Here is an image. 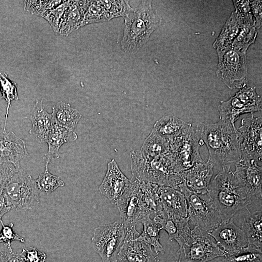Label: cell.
Wrapping results in <instances>:
<instances>
[{
  "mask_svg": "<svg viewBox=\"0 0 262 262\" xmlns=\"http://www.w3.org/2000/svg\"><path fill=\"white\" fill-rule=\"evenodd\" d=\"M214 164L210 160L196 164L182 173L187 187L198 194L207 193Z\"/></svg>",
  "mask_w": 262,
  "mask_h": 262,
  "instance_id": "d6986e66",
  "label": "cell"
},
{
  "mask_svg": "<svg viewBox=\"0 0 262 262\" xmlns=\"http://www.w3.org/2000/svg\"><path fill=\"white\" fill-rule=\"evenodd\" d=\"M51 115L54 123L73 131L82 117L77 110L62 101L58 102L52 107Z\"/></svg>",
  "mask_w": 262,
  "mask_h": 262,
  "instance_id": "4316f807",
  "label": "cell"
},
{
  "mask_svg": "<svg viewBox=\"0 0 262 262\" xmlns=\"http://www.w3.org/2000/svg\"><path fill=\"white\" fill-rule=\"evenodd\" d=\"M218 63L216 74L229 88L246 86L248 71L246 53L231 48L216 50Z\"/></svg>",
  "mask_w": 262,
  "mask_h": 262,
  "instance_id": "52a82bcc",
  "label": "cell"
},
{
  "mask_svg": "<svg viewBox=\"0 0 262 262\" xmlns=\"http://www.w3.org/2000/svg\"><path fill=\"white\" fill-rule=\"evenodd\" d=\"M0 91L1 94L0 99L4 98L7 102L3 131H6V126L11 102L14 100H17L18 97L16 84L9 79L7 74L5 73H0Z\"/></svg>",
  "mask_w": 262,
  "mask_h": 262,
  "instance_id": "d6a6232c",
  "label": "cell"
},
{
  "mask_svg": "<svg viewBox=\"0 0 262 262\" xmlns=\"http://www.w3.org/2000/svg\"><path fill=\"white\" fill-rule=\"evenodd\" d=\"M196 132L208 148V160L214 165L235 164L240 160L241 147L235 124L220 119L215 123L200 122Z\"/></svg>",
  "mask_w": 262,
  "mask_h": 262,
  "instance_id": "7a4b0ae2",
  "label": "cell"
},
{
  "mask_svg": "<svg viewBox=\"0 0 262 262\" xmlns=\"http://www.w3.org/2000/svg\"><path fill=\"white\" fill-rule=\"evenodd\" d=\"M243 25H248L245 24L238 15L232 12L213 42V48L216 50L230 48Z\"/></svg>",
  "mask_w": 262,
  "mask_h": 262,
  "instance_id": "d4e9b609",
  "label": "cell"
},
{
  "mask_svg": "<svg viewBox=\"0 0 262 262\" xmlns=\"http://www.w3.org/2000/svg\"><path fill=\"white\" fill-rule=\"evenodd\" d=\"M169 151V141L153 129L145 140L140 150L143 156L149 160L163 155Z\"/></svg>",
  "mask_w": 262,
  "mask_h": 262,
  "instance_id": "83f0119b",
  "label": "cell"
},
{
  "mask_svg": "<svg viewBox=\"0 0 262 262\" xmlns=\"http://www.w3.org/2000/svg\"><path fill=\"white\" fill-rule=\"evenodd\" d=\"M125 239L123 223L116 221L95 229L92 243L102 262H115Z\"/></svg>",
  "mask_w": 262,
  "mask_h": 262,
  "instance_id": "9c48e42d",
  "label": "cell"
},
{
  "mask_svg": "<svg viewBox=\"0 0 262 262\" xmlns=\"http://www.w3.org/2000/svg\"><path fill=\"white\" fill-rule=\"evenodd\" d=\"M49 164H46L45 169L35 180L37 187L40 191L49 194L59 187L64 186V181L60 177L52 174L49 170Z\"/></svg>",
  "mask_w": 262,
  "mask_h": 262,
  "instance_id": "836d02e7",
  "label": "cell"
},
{
  "mask_svg": "<svg viewBox=\"0 0 262 262\" xmlns=\"http://www.w3.org/2000/svg\"><path fill=\"white\" fill-rule=\"evenodd\" d=\"M209 233L227 255L231 254L248 245L245 233L235 225L233 217L221 222Z\"/></svg>",
  "mask_w": 262,
  "mask_h": 262,
  "instance_id": "5bb4252c",
  "label": "cell"
},
{
  "mask_svg": "<svg viewBox=\"0 0 262 262\" xmlns=\"http://www.w3.org/2000/svg\"><path fill=\"white\" fill-rule=\"evenodd\" d=\"M19 168L10 163L0 164V196L2 195L6 185Z\"/></svg>",
  "mask_w": 262,
  "mask_h": 262,
  "instance_id": "ab89813d",
  "label": "cell"
},
{
  "mask_svg": "<svg viewBox=\"0 0 262 262\" xmlns=\"http://www.w3.org/2000/svg\"><path fill=\"white\" fill-rule=\"evenodd\" d=\"M225 262H262V248L248 245L231 254L226 255Z\"/></svg>",
  "mask_w": 262,
  "mask_h": 262,
  "instance_id": "1f68e13d",
  "label": "cell"
},
{
  "mask_svg": "<svg viewBox=\"0 0 262 262\" xmlns=\"http://www.w3.org/2000/svg\"><path fill=\"white\" fill-rule=\"evenodd\" d=\"M2 225V229L0 231V243H4L7 248L13 250L11 243L13 241H18L24 243L25 240L15 232L13 228L14 224L12 223L5 225L3 224L2 219L0 220Z\"/></svg>",
  "mask_w": 262,
  "mask_h": 262,
  "instance_id": "74e56055",
  "label": "cell"
},
{
  "mask_svg": "<svg viewBox=\"0 0 262 262\" xmlns=\"http://www.w3.org/2000/svg\"><path fill=\"white\" fill-rule=\"evenodd\" d=\"M4 262H23L20 253L9 250Z\"/></svg>",
  "mask_w": 262,
  "mask_h": 262,
  "instance_id": "b9f144b4",
  "label": "cell"
},
{
  "mask_svg": "<svg viewBox=\"0 0 262 262\" xmlns=\"http://www.w3.org/2000/svg\"><path fill=\"white\" fill-rule=\"evenodd\" d=\"M150 215H146L141 220V222L143 225V229L136 239L144 242L153 247L154 251L157 254L159 253L163 254L164 250L160 242L159 235L160 231L162 229L150 218Z\"/></svg>",
  "mask_w": 262,
  "mask_h": 262,
  "instance_id": "f1b7e54d",
  "label": "cell"
},
{
  "mask_svg": "<svg viewBox=\"0 0 262 262\" xmlns=\"http://www.w3.org/2000/svg\"><path fill=\"white\" fill-rule=\"evenodd\" d=\"M262 98L257 94L255 86L240 89L227 100L222 101L218 106L220 120L235 124L241 115L246 113L252 115L262 111Z\"/></svg>",
  "mask_w": 262,
  "mask_h": 262,
  "instance_id": "30bf717a",
  "label": "cell"
},
{
  "mask_svg": "<svg viewBox=\"0 0 262 262\" xmlns=\"http://www.w3.org/2000/svg\"><path fill=\"white\" fill-rule=\"evenodd\" d=\"M9 250H10L7 247L6 249H4L0 247V262H5L7 254Z\"/></svg>",
  "mask_w": 262,
  "mask_h": 262,
  "instance_id": "ee69618b",
  "label": "cell"
},
{
  "mask_svg": "<svg viewBox=\"0 0 262 262\" xmlns=\"http://www.w3.org/2000/svg\"><path fill=\"white\" fill-rule=\"evenodd\" d=\"M159 204L155 212L159 217H187L186 199L179 190L172 187L160 185Z\"/></svg>",
  "mask_w": 262,
  "mask_h": 262,
  "instance_id": "9a60e30c",
  "label": "cell"
},
{
  "mask_svg": "<svg viewBox=\"0 0 262 262\" xmlns=\"http://www.w3.org/2000/svg\"><path fill=\"white\" fill-rule=\"evenodd\" d=\"M262 117L251 116L243 118L237 129L241 152L248 154L255 160L262 161Z\"/></svg>",
  "mask_w": 262,
  "mask_h": 262,
  "instance_id": "4fadbf2b",
  "label": "cell"
},
{
  "mask_svg": "<svg viewBox=\"0 0 262 262\" xmlns=\"http://www.w3.org/2000/svg\"><path fill=\"white\" fill-rule=\"evenodd\" d=\"M226 255L208 231L194 227L187 239L180 246L176 262H207Z\"/></svg>",
  "mask_w": 262,
  "mask_h": 262,
  "instance_id": "8992f818",
  "label": "cell"
},
{
  "mask_svg": "<svg viewBox=\"0 0 262 262\" xmlns=\"http://www.w3.org/2000/svg\"><path fill=\"white\" fill-rule=\"evenodd\" d=\"M257 36V31L254 26L243 25L229 48L246 53L249 46L255 41Z\"/></svg>",
  "mask_w": 262,
  "mask_h": 262,
  "instance_id": "4dcf8cb0",
  "label": "cell"
},
{
  "mask_svg": "<svg viewBox=\"0 0 262 262\" xmlns=\"http://www.w3.org/2000/svg\"><path fill=\"white\" fill-rule=\"evenodd\" d=\"M64 0H26L24 9L32 14L42 16L47 11L56 8Z\"/></svg>",
  "mask_w": 262,
  "mask_h": 262,
  "instance_id": "e575fe53",
  "label": "cell"
},
{
  "mask_svg": "<svg viewBox=\"0 0 262 262\" xmlns=\"http://www.w3.org/2000/svg\"><path fill=\"white\" fill-rule=\"evenodd\" d=\"M169 151L175 163L174 170L181 174L196 164L203 163L200 152V140L193 126L169 142Z\"/></svg>",
  "mask_w": 262,
  "mask_h": 262,
  "instance_id": "8fae6325",
  "label": "cell"
},
{
  "mask_svg": "<svg viewBox=\"0 0 262 262\" xmlns=\"http://www.w3.org/2000/svg\"><path fill=\"white\" fill-rule=\"evenodd\" d=\"M153 220L168 234V240H175L179 246L182 244L191 233L188 217H159Z\"/></svg>",
  "mask_w": 262,
  "mask_h": 262,
  "instance_id": "7402d4cb",
  "label": "cell"
},
{
  "mask_svg": "<svg viewBox=\"0 0 262 262\" xmlns=\"http://www.w3.org/2000/svg\"><path fill=\"white\" fill-rule=\"evenodd\" d=\"M235 11H234L243 22L247 25L255 26L250 0H233Z\"/></svg>",
  "mask_w": 262,
  "mask_h": 262,
  "instance_id": "8d00e7d4",
  "label": "cell"
},
{
  "mask_svg": "<svg viewBox=\"0 0 262 262\" xmlns=\"http://www.w3.org/2000/svg\"><path fill=\"white\" fill-rule=\"evenodd\" d=\"M39 192L35 180L20 167L6 185L2 195L12 209L24 212L38 205Z\"/></svg>",
  "mask_w": 262,
  "mask_h": 262,
  "instance_id": "5b68a950",
  "label": "cell"
},
{
  "mask_svg": "<svg viewBox=\"0 0 262 262\" xmlns=\"http://www.w3.org/2000/svg\"><path fill=\"white\" fill-rule=\"evenodd\" d=\"M192 127L190 123L169 115L157 120L154 125L153 130L169 142L188 131Z\"/></svg>",
  "mask_w": 262,
  "mask_h": 262,
  "instance_id": "cb8c5ba5",
  "label": "cell"
},
{
  "mask_svg": "<svg viewBox=\"0 0 262 262\" xmlns=\"http://www.w3.org/2000/svg\"><path fill=\"white\" fill-rule=\"evenodd\" d=\"M131 182V180L125 176L116 161L113 159L107 164V172L99 190L113 204H116Z\"/></svg>",
  "mask_w": 262,
  "mask_h": 262,
  "instance_id": "e0dca14e",
  "label": "cell"
},
{
  "mask_svg": "<svg viewBox=\"0 0 262 262\" xmlns=\"http://www.w3.org/2000/svg\"><path fill=\"white\" fill-rule=\"evenodd\" d=\"M211 181L207 195L218 212L222 222L229 220L240 210L251 203V196L242 180L231 170L229 165H223Z\"/></svg>",
  "mask_w": 262,
  "mask_h": 262,
  "instance_id": "6da1fadb",
  "label": "cell"
},
{
  "mask_svg": "<svg viewBox=\"0 0 262 262\" xmlns=\"http://www.w3.org/2000/svg\"><path fill=\"white\" fill-rule=\"evenodd\" d=\"M250 4L254 18L255 27L259 29L262 26V0H250Z\"/></svg>",
  "mask_w": 262,
  "mask_h": 262,
  "instance_id": "60d3db41",
  "label": "cell"
},
{
  "mask_svg": "<svg viewBox=\"0 0 262 262\" xmlns=\"http://www.w3.org/2000/svg\"><path fill=\"white\" fill-rule=\"evenodd\" d=\"M131 169L137 180L160 185L167 186L179 190L184 181L182 174L174 170L175 163L170 151L152 160L146 159L140 151L131 153Z\"/></svg>",
  "mask_w": 262,
  "mask_h": 262,
  "instance_id": "277c9868",
  "label": "cell"
},
{
  "mask_svg": "<svg viewBox=\"0 0 262 262\" xmlns=\"http://www.w3.org/2000/svg\"><path fill=\"white\" fill-rule=\"evenodd\" d=\"M234 172L242 180L249 196L262 199V168L248 154L241 152L240 160L234 164Z\"/></svg>",
  "mask_w": 262,
  "mask_h": 262,
  "instance_id": "2e32d148",
  "label": "cell"
},
{
  "mask_svg": "<svg viewBox=\"0 0 262 262\" xmlns=\"http://www.w3.org/2000/svg\"><path fill=\"white\" fill-rule=\"evenodd\" d=\"M12 208L7 206L2 195L0 196V220L2 216L10 211Z\"/></svg>",
  "mask_w": 262,
  "mask_h": 262,
  "instance_id": "7bdbcfd3",
  "label": "cell"
},
{
  "mask_svg": "<svg viewBox=\"0 0 262 262\" xmlns=\"http://www.w3.org/2000/svg\"><path fill=\"white\" fill-rule=\"evenodd\" d=\"M122 49L128 54L136 53L147 41L151 33L161 23V18L149 0L142 1L135 9L124 16Z\"/></svg>",
  "mask_w": 262,
  "mask_h": 262,
  "instance_id": "3957f363",
  "label": "cell"
},
{
  "mask_svg": "<svg viewBox=\"0 0 262 262\" xmlns=\"http://www.w3.org/2000/svg\"><path fill=\"white\" fill-rule=\"evenodd\" d=\"M249 213L244 218L242 229L247 239L248 245L262 248V211H256Z\"/></svg>",
  "mask_w": 262,
  "mask_h": 262,
  "instance_id": "484cf974",
  "label": "cell"
},
{
  "mask_svg": "<svg viewBox=\"0 0 262 262\" xmlns=\"http://www.w3.org/2000/svg\"><path fill=\"white\" fill-rule=\"evenodd\" d=\"M82 19L83 16L78 1H70L64 14L58 33L67 36L81 27Z\"/></svg>",
  "mask_w": 262,
  "mask_h": 262,
  "instance_id": "f546056e",
  "label": "cell"
},
{
  "mask_svg": "<svg viewBox=\"0 0 262 262\" xmlns=\"http://www.w3.org/2000/svg\"><path fill=\"white\" fill-rule=\"evenodd\" d=\"M115 262H120L118 261H117V260H116V261Z\"/></svg>",
  "mask_w": 262,
  "mask_h": 262,
  "instance_id": "f6af8a7d",
  "label": "cell"
},
{
  "mask_svg": "<svg viewBox=\"0 0 262 262\" xmlns=\"http://www.w3.org/2000/svg\"><path fill=\"white\" fill-rule=\"evenodd\" d=\"M77 138V134L74 131L53 123L46 142L48 150L44 156L46 159V164H49L51 159L59 157V149L64 144L74 141Z\"/></svg>",
  "mask_w": 262,
  "mask_h": 262,
  "instance_id": "603a6c76",
  "label": "cell"
},
{
  "mask_svg": "<svg viewBox=\"0 0 262 262\" xmlns=\"http://www.w3.org/2000/svg\"><path fill=\"white\" fill-rule=\"evenodd\" d=\"M158 255L149 245L136 239L124 240L117 257L120 262H158Z\"/></svg>",
  "mask_w": 262,
  "mask_h": 262,
  "instance_id": "ffe728a7",
  "label": "cell"
},
{
  "mask_svg": "<svg viewBox=\"0 0 262 262\" xmlns=\"http://www.w3.org/2000/svg\"><path fill=\"white\" fill-rule=\"evenodd\" d=\"M26 118L32 124L29 133L33 134L38 142L46 143L54 122L51 114L46 110L43 100H36L31 113Z\"/></svg>",
  "mask_w": 262,
  "mask_h": 262,
  "instance_id": "44dd1931",
  "label": "cell"
},
{
  "mask_svg": "<svg viewBox=\"0 0 262 262\" xmlns=\"http://www.w3.org/2000/svg\"><path fill=\"white\" fill-rule=\"evenodd\" d=\"M70 1H65L56 8L47 11L41 16L49 22L53 30L56 33H59L62 19Z\"/></svg>",
  "mask_w": 262,
  "mask_h": 262,
  "instance_id": "d590c367",
  "label": "cell"
},
{
  "mask_svg": "<svg viewBox=\"0 0 262 262\" xmlns=\"http://www.w3.org/2000/svg\"><path fill=\"white\" fill-rule=\"evenodd\" d=\"M28 155L22 139L12 131L0 132V164L10 163L19 168L20 161Z\"/></svg>",
  "mask_w": 262,
  "mask_h": 262,
  "instance_id": "ac0fdd59",
  "label": "cell"
},
{
  "mask_svg": "<svg viewBox=\"0 0 262 262\" xmlns=\"http://www.w3.org/2000/svg\"><path fill=\"white\" fill-rule=\"evenodd\" d=\"M23 262H45L46 254L33 246L24 248L20 253Z\"/></svg>",
  "mask_w": 262,
  "mask_h": 262,
  "instance_id": "f35d334b",
  "label": "cell"
},
{
  "mask_svg": "<svg viewBox=\"0 0 262 262\" xmlns=\"http://www.w3.org/2000/svg\"><path fill=\"white\" fill-rule=\"evenodd\" d=\"M179 190L186 199L188 217L194 227L209 232L222 222L219 214L207 194H198L191 191L185 181L180 185Z\"/></svg>",
  "mask_w": 262,
  "mask_h": 262,
  "instance_id": "ba28073f",
  "label": "cell"
},
{
  "mask_svg": "<svg viewBox=\"0 0 262 262\" xmlns=\"http://www.w3.org/2000/svg\"><path fill=\"white\" fill-rule=\"evenodd\" d=\"M131 180L129 186L116 203L124 226L136 225L152 213L144 202L139 180L133 177Z\"/></svg>",
  "mask_w": 262,
  "mask_h": 262,
  "instance_id": "7c38bea8",
  "label": "cell"
}]
</instances>
